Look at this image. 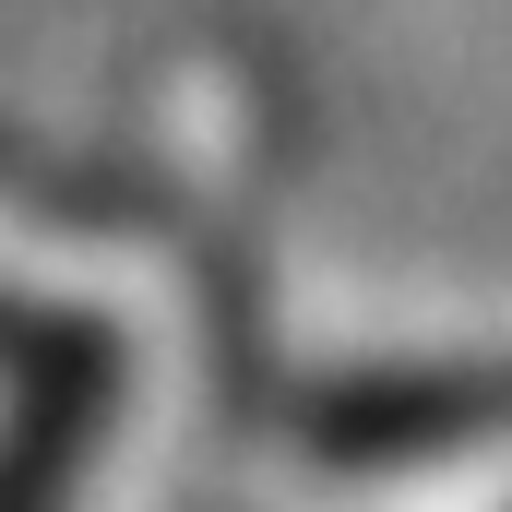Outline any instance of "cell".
I'll use <instances>...</instances> for the list:
<instances>
[{
  "instance_id": "6da1fadb",
  "label": "cell",
  "mask_w": 512,
  "mask_h": 512,
  "mask_svg": "<svg viewBox=\"0 0 512 512\" xmlns=\"http://www.w3.org/2000/svg\"><path fill=\"white\" fill-rule=\"evenodd\" d=\"M120 405V334L108 322H24L12 346V405H0V512H60L96 465Z\"/></svg>"
},
{
  "instance_id": "7a4b0ae2",
  "label": "cell",
  "mask_w": 512,
  "mask_h": 512,
  "mask_svg": "<svg viewBox=\"0 0 512 512\" xmlns=\"http://www.w3.org/2000/svg\"><path fill=\"white\" fill-rule=\"evenodd\" d=\"M310 441L334 465H417V453H477L512 441V358L477 370H370L310 405Z\"/></svg>"
}]
</instances>
